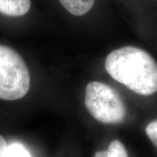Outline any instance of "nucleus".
<instances>
[{
    "instance_id": "1",
    "label": "nucleus",
    "mask_w": 157,
    "mask_h": 157,
    "mask_svg": "<svg viewBox=\"0 0 157 157\" xmlns=\"http://www.w3.org/2000/svg\"><path fill=\"white\" fill-rule=\"evenodd\" d=\"M105 67L113 79L138 94L148 96L157 92V62L139 47L113 51L106 58Z\"/></svg>"
},
{
    "instance_id": "2",
    "label": "nucleus",
    "mask_w": 157,
    "mask_h": 157,
    "mask_svg": "<svg viewBox=\"0 0 157 157\" xmlns=\"http://www.w3.org/2000/svg\"><path fill=\"white\" fill-rule=\"evenodd\" d=\"M31 78L22 57L12 48L0 45V99L16 101L26 95Z\"/></svg>"
},
{
    "instance_id": "3",
    "label": "nucleus",
    "mask_w": 157,
    "mask_h": 157,
    "mask_svg": "<svg viewBox=\"0 0 157 157\" xmlns=\"http://www.w3.org/2000/svg\"><path fill=\"white\" fill-rule=\"evenodd\" d=\"M85 104L90 114L101 123H121L126 117L127 110L120 94L102 82L87 84Z\"/></svg>"
},
{
    "instance_id": "4",
    "label": "nucleus",
    "mask_w": 157,
    "mask_h": 157,
    "mask_svg": "<svg viewBox=\"0 0 157 157\" xmlns=\"http://www.w3.org/2000/svg\"><path fill=\"white\" fill-rule=\"evenodd\" d=\"M31 0H0V13L9 17H22L31 9Z\"/></svg>"
},
{
    "instance_id": "5",
    "label": "nucleus",
    "mask_w": 157,
    "mask_h": 157,
    "mask_svg": "<svg viewBox=\"0 0 157 157\" xmlns=\"http://www.w3.org/2000/svg\"><path fill=\"white\" fill-rule=\"evenodd\" d=\"M67 11L76 17L87 14L95 5L96 0H59Z\"/></svg>"
},
{
    "instance_id": "6",
    "label": "nucleus",
    "mask_w": 157,
    "mask_h": 157,
    "mask_svg": "<svg viewBox=\"0 0 157 157\" xmlns=\"http://www.w3.org/2000/svg\"><path fill=\"white\" fill-rule=\"evenodd\" d=\"M94 157H128V155L123 144L119 140H114L107 150L96 152Z\"/></svg>"
},
{
    "instance_id": "7",
    "label": "nucleus",
    "mask_w": 157,
    "mask_h": 157,
    "mask_svg": "<svg viewBox=\"0 0 157 157\" xmlns=\"http://www.w3.org/2000/svg\"><path fill=\"white\" fill-rule=\"evenodd\" d=\"M5 157H33L31 154L19 142H12L11 145L7 147L6 156Z\"/></svg>"
},
{
    "instance_id": "8",
    "label": "nucleus",
    "mask_w": 157,
    "mask_h": 157,
    "mask_svg": "<svg viewBox=\"0 0 157 157\" xmlns=\"http://www.w3.org/2000/svg\"><path fill=\"white\" fill-rule=\"evenodd\" d=\"M146 134L153 144L157 147V120L148 123L146 128Z\"/></svg>"
},
{
    "instance_id": "9",
    "label": "nucleus",
    "mask_w": 157,
    "mask_h": 157,
    "mask_svg": "<svg viewBox=\"0 0 157 157\" xmlns=\"http://www.w3.org/2000/svg\"><path fill=\"white\" fill-rule=\"evenodd\" d=\"M7 147H8V145H7L6 139L2 135H0V157L6 156Z\"/></svg>"
}]
</instances>
